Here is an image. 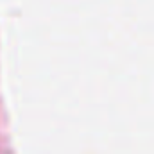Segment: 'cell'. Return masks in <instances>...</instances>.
Listing matches in <instances>:
<instances>
[]
</instances>
